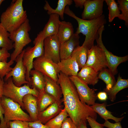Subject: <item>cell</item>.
I'll return each mask as SVG.
<instances>
[{
	"mask_svg": "<svg viewBox=\"0 0 128 128\" xmlns=\"http://www.w3.org/2000/svg\"><path fill=\"white\" fill-rule=\"evenodd\" d=\"M28 123L29 127L32 128H50L38 120L34 122H29Z\"/></svg>",
	"mask_w": 128,
	"mask_h": 128,
	"instance_id": "39",
	"label": "cell"
},
{
	"mask_svg": "<svg viewBox=\"0 0 128 128\" xmlns=\"http://www.w3.org/2000/svg\"><path fill=\"white\" fill-rule=\"evenodd\" d=\"M97 98L101 101H105L107 98V94L105 91L99 92L97 94Z\"/></svg>",
	"mask_w": 128,
	"mask_h": 128,
	"instance_id": "42",
	"label": "cell"
},
{
	"mask_svg": "<svg viewBox=\"0 0 128 128\" xmlns=\"http://www.w3.org/2000/svg\"><path fill=\"white\" fill-rule=\"evenodd\" d=\"M79 35L74 33L68 40L60 43L59 55L60 60L71 56L74 49L79 45Z\"/></svg>",
	"mask_w": 128,
	"mask_h": 128,
	"instance_id": "15",
	"label": "cell"
},
{
	"mask_svg": "<svg viewBox=\"0 0 128 128\" xmlns=\"http://www.w3.org/2000/svg\"><path fill=\"white\" fill-rule=\"evenodd\" d=\"M4 1V0H0V6L2 3Z\"/></svg>",
	"mask_w": 128,
	"mask_h": 128,
	"instance_id": "46",
	"label": "cell"
},
{
	"mask_svg": "<svg viewBox=\"0 0 128 128\" xmlns=\"http://www.w3.org/2000/svg\"><path fill=\"white\" fill-rule=\"evenodd\" d=\"M24 50L16 58L15 61L16 63L14 67L5 77L4 80L6 81L12 77L13 82L16 86H21L23 84H28L30 86L29 82L26 79V68L23 62V56Z\"/></svg>",
	"mask_w": 128,
	"mask_h": 128,
	"instance_id": "12",
	"label": "cell"
},
{
	"mask_svg": "<svg viewBox=\"0 0 128 128\" xmlns=\"http://www.w3.org/2000/svg\"><path fill=\"white\" fill-rule=\"evenodd\" d=\"M128 87V79L122 78L119 74L117 81L114 86L109 90H104L108 95L110 100L113 102L116 99L117 94L121 90Z\"/></svg>",
	"mask_w": 128,
	"mask_h": 128,
	"instance_id": "26",
	"label": "cell"
},
{
	"mask_svg": "<svg viewBox=\"0 0 128 128\" xmlns=\"http://www.w3.org/2000/svg\"><path fill=\"white\" fill-rule=\"evenodd\" d=\"M60 72L69 76H77L79 70L75 59L70 56L57 63Z\"/></svg>",
	"mask_w": 128,
	"mask_h": 128,
	"instance_id": "17",
	"label": "cell"
},
{
	"mask_svg": "<svg viewBox=\"0 0 128 128\" xmlns=\"http://www.w3.org/2000/svg\"><path fill=\"white\" fill-rule=\"evenodd\" d=\"M8 50L5 48L0 49V61L7 62L8 58L11 55Z\"/></svg>",
	"mask_w": 128,
	"mask_h": 128,
	"instance_id": "37",
	"label": "cell"
},
{
	"mask_svg": "<svg viewBox=\"0 0 128 128\" xmlns=\"http://www.w3.org/2000/svg\"><path fill=\"white\" fill-rule=\"evenodd\" d=\"M30 128H31V127H30Z\"/></svg>",
	"mask_w": 128,
	"mask_h": 128,
	"instance_id": "47",
	"label": "cell"
},
{
	"mask_svg": "<svg viewBox=\"0 0 128 128\" xmlns=\"http://www.w3.org/2000/svg\"><path fill=\"white\" fill-rule=\"evenodd\" d=\"M108 6L109 10L108 19L109 22H112L116 17L119 19L120 16V11L117 3L114 0H105Z\"/></svg>",
	"mask_w": 128,
	"mask_h": 128,
	"instance_id": "32",
	"label": "cell"
},
{
	"mask_svg": "<svg viewBox=\"0 0 128 128\" xmlns=\"http://www.w3.org/2000/svg\"><path fill=\"white\" fill-rule=\"evenodd\" d=\"M59 17V16L56 14L50 15L48 22L41 31L44 39L47 37L57 35L61 22Z\"/></svg>",
	"mask_w": 128,
	"mask_h": 128,
	"instance_id": "19",
	"label": "cell"
},
{
	"mask_svg": "<svg viewBox=\"0 0 128 128\" xmlns=\"http://www.w3.org/2000/svg\"><path fill=\"white\" fill-rule=\"evenodd\" d=\"M87 120L91 128H103L104 127L103 124L98 123L96 120L90 117H87Z\"/></svg>",
	"mask_w": 128,
	"mask_h": 128,
	"instance_id": "38",
	"label": "cell"
},
{
	"mask_svg": "<svg viewBox=\"0 0 128 128\" xmlns=\"http://www.w3.org/2000/svg\"><path fill=\"white\" fill-rule=\"evenodd\" d=\"M87 121H81L78 126V128H87Z\"/></svg>",
	"mask_w": 128,
	"mask_h": 128,
	"instance_id": "45",
	"label": "cell"
},
{
	"mask_svg": "<svg viewBox=\"0 0 128 128\" xmlns=\"http://www.w3.org/2000/svg\"><path fill=\"white\" fill-rule=\"evenodd\" d=\"M62 102L55 101L44 110L39 113L37 120L45 124L58 115L62 109Z\"/></svg>",
	"mask_w": 128,
	"mask_h": 128,
	"instance_id": "16",
	"label": "cell"
},
{
	"mask_svg": "<svg viewBox=\"0 0 128 128\" xmlns=\"http://www.w3.org/2000/svg\"><path fill=\"white\" fill-rule=\"evenodd\" d=\"M44 76L45 83V91L54 98L56 101L62 102L61 98L62 93L59 84L49 78L45 76Z\"/></svg>",
	"mask_w": 128,
	"mask_h": 128,
	"instance_id": "21",
	"label": "cell"
},
{
	"mask_svg": "<svg viewBox=\"0 0 128 128\" xmlns=\"http://www.w3.org/2000/svg\"><path fill=\"white\" fill-rule=\"evenodd\" d=\"M4 82V79L0 78V98L3 96V86Z\"/></svg>",
	"mask_w": 128,
	"mask_h": 128,
	"instance_id": "44",
	"label": "cell"
},
{
	"mask_svg": "<svg viewBox=\"0 0 128 128\" xmlns=\"http://www.w3.org/2000/svg\"><path fill=\"white\" fill-rule=\"evenodd\" d=\"M31 29L29 20L27 18L18 28L9 33V38L14 43V48L10 55L11 59L15 61L24 47L31 42L29 33Z\"/></svg>",
	"mask_w": 128,
	"mask_h": 128,
	"instance_id": "5",
	"label": "cell"
},
{
	"mask_svg": "<svg viewBox=\"0 0 128 128\" xmlns=\"http://www.w3.org/2000/svg\"><path fill=\"white\" fill-rule=\"evenodd\" d=\"M110 71L105 68L100 71L98 75V77L102 80L105 83L106 88L104 90H108L115 84L116 81L114 76Z\"/></svg>",
	"mask_w": 128,
	"mask_h": 128,
	"instance_id": "29",
	"label": "cell"
},
{
	"mask_svg": "<svg viewBox=\"0 0 128 128\" xmlns=\"http://www.w3.org/2000/svg\"><path fill=\"white\" fill-rule=\"evenodd\" d=\"M14 61L10 59L8 62L0 61V78L3 79L12 69L11 67L14 63Z\"/></svg>",
	"mask_w": 128,
	"mask_h": 128,
	"instance_id": "34",
	"label": "cell"
},
{
	"mask_svg": "<svg viewBox=\"0 0 128 128\" xmlns=\"http://www.w3.org/2000/svg\"><path fill=\"white\" fill-rule=\"evenodd\" d=\"M64 13L77 21L78 26L75 33L78 35L82 33L85 36L82 46L90 49L94 45V41L98 37L100 29L106 23L105 15L103 14L97 18L90 20L83 19L77 17L70 9L69 5L65 7Z\"/></svg>",
	"mask_w": 128,
	"mask_h": 128,
	"instance_id": "2",
	"label": "cell"
},
{
	"mask_svg": "<svg viewBox=\"0 0 128 128\" xmlns=\"http://www.w3.org/2000/svg\"><path fill=\"white\" fill-rule=\"evenodd\" d=\"M58 83L62 91L64 107L69 116L78 126L82 121L90 117L96 120L97 113L89 106L80 100L76 88L68 76L60 72Z\"/></svg>",
	"mask_w": 128,
	"mask_h": 128,
	"instance_id": "1",
	"label": "cell"
},
{
	"mask_svg": "<svg viewBox=\"0 0 128 128\" xmlns=\"http://www.w3.org/2000/svg\"><path fill=\"white\" fill-rule=\"evenodd\" d=\"M33 67L44 76L57 82L58 75L60 71L57 64L51 59L44 55L36 58L33 61Z\"/></svg>",
	"mask_w": 128,
	"mask_h": 128,
	"instance_id": "8",
	"label": "cell"
},
{
	"mask_svg": "<svg viewBox=\"0 0 128 128\" xmlns=\"http://www.w3.org/2000/svg\"><path fill=\"white\" fill-rule=\"evenodd\" d=\"M23 2V0H13L1 15L0 23L9 33L18 28L28 18Z\"/></svg>",
	"mask_w": 128,
	"mask_h": 128,
	"instance_id": "3",
	"label": "cell"
},
{
	"mask_svg": "<svg viewBox=\"0 0 128 128\" xmlns=\"http://www.w3.org/2000/svg\"><path fill=\"white\" fill-rule=\"evenodd\" d=\"M104 0H86L82 14V19L90 20L97 18L103 13Z\"/></svg>",
	"mask_w": 128,
	"mask_h": 128,
	"instance_id": "14",
	"label": "cell"
},
{
	"mask_svg": "<svg viewBox=\"0 0 128 128\" xmlns=\"http://www.w3.org/2000/svg\"><path fill=\"white\" fill-rule=\"evenodd\" d=\"M74 29L71 23L61 21L57 36L60 43L69 39L74 34Z\"/></svg>",
	"mask_w": 128,
	"mask_h": 128,
	"instance_id": "24",
	"label": "cell"
},
{
	"mask_svg": "<svg viewBox=\"0 0 128 128\" xmlns=\"http://www.w3.org/2000/svg\"><path fill=\"white\" fill-rule=\"evenodd\" d=\"M1 103L4 111V122L8 128L11 121L19 120L32 122L29 115L23 111L17 103L3 96L1 98Z\"/></svg>",
	"mask_w": 128,
	"mask_h": 128,
	"instance_id": "7",
	"label": "cell"
},
{
	"mask_svg": "<svg viewBox=\"0 0 128 128\" xmlns=\"http://www.w3.org/2000/svg\"><path fill=\"white\" fill-rule=\"evenodd\" d=\"M69 77L75 86L81 101L89 106L94 104L97 99L95 89L89 87L87 84L80 79L77 76Z\"/></svg>",
	"mask_w": 128,
	"mask_h": 128,
	"instance_id": "9",
	"label": "cell"
},
{
	"mask_svg": "<svg viewBox=\"0 0 128 128\" xmlns=\"http://www.w3.org/2000/svg\"><path fill=\"white\" fill-rule=\"evenodd\" d=\"M104 30V26H102L99 32V36L96 40L97 45L103 50L105 54L108 67L113 74L115 75L118 73L117 68L121 63L125 62L128 59V56L119 57L115 55L109 51L106 48L103 44L102 39V34Z\"/></svg>",
	"mask_w": 128,
	"mask_h": 128,
	"instance_id": "11",
	"label": "cell"
},
{
	"mask_svg": "<svg viewBox=\"0 0 128 128\" xmlns=\"http://www.w3.org/2000/svg\"><path fill=\"white\" fill-rule=\"evenodd\" d=\"M88 50L86 47L79 45L74 49L72 54L71 56L75 59L79 69L85 66Z\"/></svg>",
	"mask_w": 128,
	"mask_h": 128,
	"instance_id": "27",
	"label": "cell"
},
{
	"mask_svg": "<svg viewBox=\"0 0 128 128\" xmlns=\"http://www.w3.org/2000/svg\"><path fill=\"white\" fill-rule=\"evenodd\" d=\"M37 98L39 113L44 110L56 101L54 98L47 93L44 91L39 92Z\"/></svg>",
	"mask_w": 128,
	"mask_h": 128,
	"instance_id": "28",
	"label": "cell"
},
{
	"mask_svg": "<svg viewBox=\"0 0 128 128\" xmlns=\"http://www.w3.org/2000/svg\"><path fill=\"white\" fill-rule=\"evenodd\" d=\"M81 69L77 75L80 79L88 85L94 86L98 83V72L89 66H85Z\"/></svg>",
	"mask_w": 128,
	"mask_h": 128,
	"instance_id": "20",
	"label": "cell"
},
{
	"mask_svg": "<svg viewBox=\"0 0 128 128\" xmlns=\"http://www.w3.org/2000/svg\"><path fill=\"white\" fill-rule=\"evenodd\" d=\"M9 36V33L0 23V49L4 48L9 50L13 48V43Z\"/></svg>",
	"mask_w": 128,
	"mask_h": 128,
	"instance_id": "30",
	"label": "cell"
},
{
	"mask_svg": "<svg viewBox=\"0 0 128 128\" xmlns=\"http://www.w3.org/2000/svg\"><path fill=\"white\" fill-rule=\"evenodd\" d=\"M73 1L75 7L82 8L84 6L86 0H74Z\"/></svg>",
	"mask_w": 128,
	"mask_h": 128,
	"instance_id": "43",
	"label": "cell"
},
{
	"mask_svg": "<svg viewBox=\"0 0 128 128\" xmlns=\"http://www.w3.org/2000/svg\"><path fill=\"white\" fill-rule=\"evenodd\" d=\"M60 43L57 35L47 37L44 41V56L58 63L60 61Z\"/></svg>",
	"mask_w": 128,
	"mask_h": 128,
	"instance_id": "13",
	"label": "cell"
},
{
	"mask_svg": "<svg viewBox=\"0 0 128 128\" xmlns=\"http://www.w3.org/2000/svg\"><path fill=\"white\" fill-rule=\"evenodd\" d=\"M22 100L24 109L28 113L32 122L37 121L39 112L37 97L28 94L23 97Z\"/></svg>",
	"mask_w": 128,
	"mask_h": 128,
	"instance_id": "18",
	"label": "cell"
},
{
	"mask_svg": "<svg viewBox=\"0 0 128 128\" xmlns=\"http://www.w3.org/2000/svg\"><path fill=\"white\" fill-rule=\"evenodd\" d=\"M46 3L44 6V9L47 11L48 14L49 15L52 14L58 15L61 19H64V12L65 8L67 5H70L72 4V0H59L57 3V7L55 9L52 8L47 1H45Z\"/></svg>",
	"mask_w": 128,
	"mask_h": 128,
	"instance_id": "22",
	"label": "cell"
},
{
	"mask_svg": "<svg viewBox=\"0 0 128 128\" xmlns=\"http://www.w3.org/2000/svg\"><path fill=\"white\" fill-rule=\"evenodd\" d=\"M107 104L106 102L102 104L96 103L90 106L97 113H98L105 121L109 119H112L116 122H120L123 119L124 117L118 118L113 116L111 112L106 109Z\"/></svg>",
	"mask_w": 128,
	"mask_h": 128,
	"instance_id": "23",
	"label": "cell"
},
{
	"mask_svg": "<svg viewBox=\"0 0 128 128\" xmlns=\"http://www.w3.org/2000/svg\"><path fill=\"white\" fill-rule=\"evenodd\" d=\"M4 114V111L1 105V98H0V128H8L7 125L5 123L3 115Z\"/></svg>",
	"mask_w": 128,
	"mask_h": 128,
	"instance_id": "40",
	"label": "cell"
},
{
	"mask_svg": "<svg viewBox=\"0 0 128 128\" xmlns=\"http://www.w3.org/2000/svg\"><path fill=\"white\" fill-rule=\"evenodd\" d=\"M69 116L64 108L61 110L58 115L49 121L45 124L50 128H61L64 120Z\"/></svg>",
	"mask_w": 128,
	"mask_h": 128,
	"instance_id": "31",
	"label": "cell"
},
{
	"mask_svg": "<svg viewBox=\"0 0 128 128\" xmlns=\"http://www.w3.org/2000/svg\"><path fill=\"white\" fill-rule=\"evenodd\" d=\"M119 9L121 12L119 19L124 20L125 24L128 26V0H118Z\"/></svg>",
	"mask_w": 128,
	"mask_h": 128,
	"instance_id": "33",
	"label": "cell"
},
{
	"mask_svg": "<svg viewBox=\"0 0 128 128\" xmlns=\"http://www.w3.org/2000/svg\"><path fill=\"white\" fill-rule=\"evenodd\" d=\"M61 128H78V126L70 117H67L63 122Z\"/></svg>",
	"mask_w": 128,
	"mask_h": 128,
	"instance_id": "36",
	"label": "cell"
},
{
	"mask_svg": "<svg viewBox=\"0 0 128 128\" xmlns=\"http://www.w3.org/2000/svg\"><path fill=\"white\" fill-rule=\"evenodd\" d=\"M103 124L104 127L108 128H122L120 122L113 123L107 120L105 121Z\"/></svg>",
	"mask_w": 128,
	"mask_h": 128,
	"instance_id": "41",
	"label": "cell"
},
{
	"mask_svg": "<svg viewBox=\"0 0 128 128\" xmlns=\"http://www.w3.org/2000/svg\"><path fill=\"white\" fill-rule=\"evenodd\" d=\"M85 66H89L98 72L108 67L104 53L97 45H94L88 50Z\"/></svg>",
	"mask_w": 128,
	"mask_h": 128,
	"instance_id": "10",
	"label": "cell"
},
{
	"mask_svg": "<svg viewBox=\"0 0 128 128\" xmlns=\"http://www.w3.org/2000/svg\"><path fill=\"white\" fill-rule=\"evenodd\" d=\"M31 86L39 92L44 91L45 86L44 75L40 72L35 69H32L30 72Z\"/></svg>",
	"mask_w": 128,
	"mask_h": 128,
	"instance_id": "25",
	"label": "cell"
},
{
	"mask_svg": "<svg viewBox=\"0 0 128 128\" xmlns=\"http://www.w3.org/2000/svg\"><path fill=\"white\" fill-rule=\"evenodd\" d=\"M8 128H30L28 122L21 120L11 121L9 123Z\"/></svg>",
	"mask_w": 128,
	"mask_h": 128,
	"instance_id": "35",
	"label": "cell"
},
{
	"mask_svg": "<svg viewBox=\"0 0 128 128\" xmlns=\"http://www.w3.org/2000/svg\"><path fill=\"white\" fill-rule=\"evenodd\" d=\"M4 82L3 96L18 103L23 109H24L22 100L25 96L31 94L37 97L39 93L35 88H31L28 84H24L20 87L16 86L14 83L12 77Z\"/></svg>",
	"mask_w": 128,
	"mask_h": 128,
	"instance_id": "4",
	"label": "cell"
},
{
	"mask_svg": "<svg viewBox=\"0 0 128 128\" xmlns=\"http://www.w3.org/2000/svg\"><path fill=\"white\" fill-rule=\"evenodd\" d=\"M44 40L41 33L40 32L33 41L34 46L33 47L28 46L24 50L23 62L26 69V79L29 82L30 86V72L33 68V63L34 60L44 55Z\"/></svg>",
	"mask_w": 128,
	"mask_h": 128,
	"instance_id": "6",
	"label": "cell"
}]
</instances>
